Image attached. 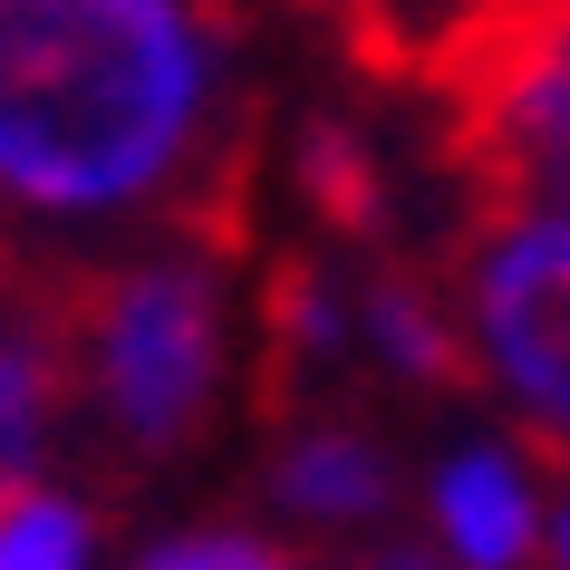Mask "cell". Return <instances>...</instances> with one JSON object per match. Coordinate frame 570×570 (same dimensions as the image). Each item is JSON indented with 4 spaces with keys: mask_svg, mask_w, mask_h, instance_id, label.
Returning <instances> with one entry per match:
<instances>
[{
    "mask_svg": "<svg viewBox=\"0 0 570 570\" xmlns=\"http://www.w3.org/2000/svg\"><path fill=\"white\" fill-rule=\"evenodd\" d=\"M233 0H0V194L30 213L175 204L242 242L252 126H223Z\"/></svg>",
    "mask_w": 570,
    "mask_h": 570,
    "instance_id": "6da1fadb",
    "label": "cell"
},
{
    "mask_svg": "<svg viewBox=\"0 0 570 570\" xmlns=\"http://www.w3.org/2000/svg\"><path fill=\"white\" fill-rule=\"evenodd\" d=\"M425 97L464 233L570 213V0H512L474 20L435 59Z\"/></svg>",
    "mask_w": 570,
    "mask_h": 570,
    "instance_id": "7a4b0ae2",
    "label": "cell"
},
{
    "mask_svg": "<svg viewBox=\"0 0 570 570\" xmlns=\"http://www.w3.org/2000/svg\"><path fill=\"white\" fill-rule=\"evenodd\" d=\"M49 309H59V338H68V387H88L97 416L136 454H175L213 416L223 301H213L204 262H184V252L117 262L97 281H68Z\"/></svg>",
    "mask_w": 570,
    "mask_h": 570,
    "instance_id": "3957f363",
    "label": "cell"
},
{
    "mask_svg": "<svg viewBox=\"0 0 570 570\" xmlns=\"http://www.w3.org/2000/svg\"><path fill=\"white\" fill-rule=\"evenodd\" d=\"M464 262H474L464 281H474L483 348L532 406V454L570 474V213L464 233Z\"/></svg>",
    "mask_w": 570,
    "mask_h": 570,
    "instance_id": "277c9868",
    "label": "cell"
},
{
    "mask_svg": "<svg viewBox=\"0 0 570 570\" xmlns=\"http://www.w3.org/2000/svg\"><path fill=\"white\" fill-rule=\"evenodd\" d=\"M309 10L330 20V39L377 88H425L435 59L474 30L483 10H503V0H309Z\"/></svg>",
    "mask_w": 570,
    "mask_h": 570,
    "instance_id": "5b68a950",
    "label": "cell"
},
{
    "mask_svg": "<svg viewBox=\"0 0 570 570\" xmlns=\"http://www.w3.org/2000/svg\"><path fill=\"white\" fill-rule=\"evenodd\" d=\"M68 406V338L59 309L0 320V493H20L49 454V425Z\"/></svg>",
    "mask_w": 570,
    "mask_h": 570,
    "instance_id": "8992f818",
    "label": "cell"
},
{
    "mask_svg": "<svg viewBox=\"0 0 570 570\" xmlns=\"http://www.w3.org/2000/svg\"><path fill=\"white\" fill-rule=\"evenodd\" d=\"M301 194L320 223H338V233H387V165H377V146H367L348 117H309L301 126Z\"/></svg>",
    "mask_w": 570,
    "mask_h": 570,
    "instance_id": "52a82bcc",
    "label": "cell"
},
{
    "mask_svg": "<svg viewBox=\"0 0 570 570\" xmlns=\"http://www.w3.org/2000/svg\"><path fill=\"white\" fill-rule=\"evenodd\" d=\"M445 532L474 570H522L532 561V503H522L503 454H464L445 474Z\"/></svg>",
    "mask_w": 570,
    "mask_h": 570,
    "instance_id": "ba28073f",
    "label": "cell"
},
{
    "mask_svg": "<svg viewBox=\"0 0 570 570\" xmlns=\"http://www.w3.org/2000/svg\"><path fill=\"white\" fill-rule=\"evenodd\" d=\"M367 330H377V348H387L406 377H425V387H474L483 377L474 348L435 320V301H425L406 271H377V281H367Z\"/></svg>",
    "mask_w": 570,
    "mask_h": 570,
    "instance_id": "9c48e42d",
    "label": "cell"
},
{
    "mask_svg": "<svg viewBox=\"0 0 570 570\" xmlns=\"http://www.w3.org/2000/svg\"><path fill=\"white\" fill-rule=\"evenodd\" d=\"M281 493L301 512H367V503H387V464H377V445L348 435V425H309V435H291V454H281Z\"/></svg>",
    "mask_w": 570,
    "mask_h": 570,
    "instance_id": "30bf717a",
    "label": "cell"
},
{
    "mask_svg": "<svg viewBox=\"0 0 570 570\" xmlns=\"http://www.w3.org/2000/svg\"><path fill=\"white\" fill-rule=\"evenodd\" d=\"M0 570H88V512L68 493H0Z\"/></svg>",
    "mask_w": 570,
    "mask_h": 570,
    "instance_id": "8fae6325",
    "label": "cell"
},
{
    "mask_svg": "<svg viewBox=\"0 0 570 570\" xmlns=\"http://www.w3.org/2000/svg\"><path fill=\"white\" fill-rule=\"evenodd\" d=\"M330 338H338V320H330L320 271H309V262H281V271H271V358H320Z\"/></svg>",
    "mask_w": 570,
    "mask_h": 570,
    "instance_id": "7c38bea8",
    "label": "cell"
},
{
    "mask_svg": "<svg viewBox=\"0 0 570 570\" xmlns=\"http://www.w3.org/2000/svg\"><path fill=\"white\" fill-rule=\"evenodd\" d=\"M136 570H301V561L271 551V541H252V532H184L165 551H146Z\"/></svg>",
    "mask_w": 570,
    "mask_h": 570,
    "instance_id": "4fadbf2b",
    "label": "cell"
},
{
    "mask_svg": "<svg viewBox=\"0 0 570 570\" xmlns=\"http://www.w3.org/2000/svg\"><path fill=\"white\" fill-rule=\"evenodd\" d=\"M377 570H435V561H416V551H396V561H377Z\"/></svg>",
    "mask_w": 570,
    "mask_h": 570,
    "instance_id": "5bb4252c",
    "label": "cell"
},
{
    "mask_svg": "<svg viewBox=\"0 0 570 570\" xmlns=\"http://www.w3.org/2000/svg\"><path fill=\"white\" fill-rule=\"evenodd\" d=\"M561 570H570V512H561Z\"/></svg>",
    "mask_w": 570,
    "mask_h": 570,
    "instance_id": "9a60e30c",
    "label": "cell"
}]
</instances>
